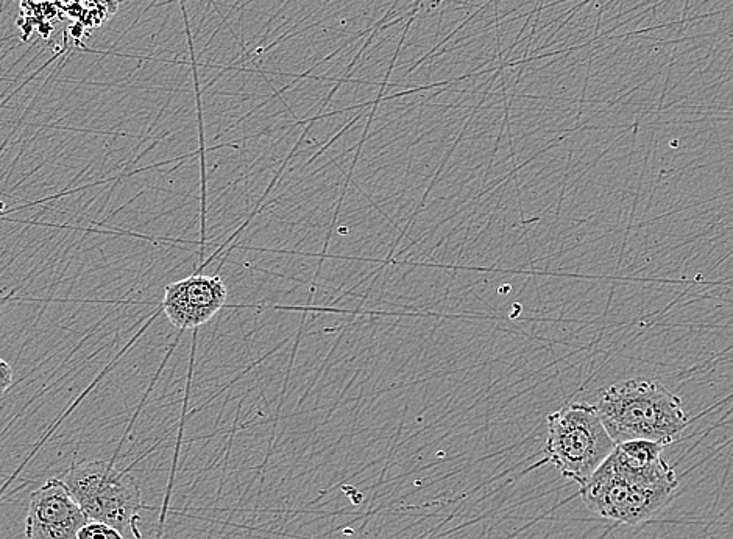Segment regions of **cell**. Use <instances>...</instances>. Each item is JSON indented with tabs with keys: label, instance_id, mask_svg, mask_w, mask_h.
<instances>
[{
	"label": "cell",
	"instance_id": "9",
	"mask_svg": "<svg viewBox=\"0 0 733 539\" xmlns=\"http://www.w3.org/2000/svg\"><path fill=\"white\" fill-rule=\"evenodd\" d=\"M77 539H125L124 533L105 522L88 521L78 530Z\"/></svg>",
	"mask_w": 733,
	"mask_h": 539
},
{
	"label": "cell",
	"instance_id": "1",
	"mask_svg": "<svg viewBox=\"0 0 733 539\" xmlns=\"http://www.w3.org/2000/svg\"><path fill=\"white\" fill-rule=\"evenodd\" d=\"M595 409L615 444L646 440L668 446L690 424L682 401L662 381L649 377L604 388Z\"/></svg>",
	"mask_w": 733,
	"mask_h": 539
},
{
	"label": "cell",
	"instance_id": "6",
	"mask_svg": "<svg viewBox=\"0 0 733 539\" xmlns=\"http://www.w3.org/2000/svg\"><path fill=\"white\" fill-rule=\"evenodd\" d=\"M88 516L61 479H50L33 491L25 516L27 539H77Z\"/></svg>",
	"mask_w": 733,
	"mask_h": 539
},
{
	"label": "cell",
	"instance_id": "8",
	"mask_svg": "<svg viewBox=\"0 0 733 539\" xmlns=\"http://www.w3.org/2000/svg\"><path fill=\"white\" fill-rule=\"evenodd\" d=\"M69 18L88 29H97L110 21L117 10L119 0H57Z\"/></svg>",
	"mask_w": 733,
	"mask_h": 539
},
{
	"label": "cell",
	"instance_id": "5",
	"mask_svg": "<svg viewBox=\"0 0 733 539\" xmlns=\"http://www.w3.org/2000/svg\"><path fill=\"white\" fill-rule=\"evenodd\" d=\"M228 300V289L220 275L195 273L164 287V314L170 325L186 331L197 329L213 320Z\"/></svg>",
	"mask_w": 733,
	"mask_h": 539
},
{
	"label": "cell",
	"instance_id": "10",
	"mask_svg": "<svg viewBox=\"0 0 733 539\" xmlns=\"http://www.w3.org/2000/svg\"><path fill=\"white\" fill-rule=\"evenodd\" d=\"M13 377H15V374H13L10 363L0 357V395H4L8 388L13 385Z\"/></svg>",
	"mask_w": 733,
	"mask_h": 539
},
{
	"label": "cell",
	"instance_id": "7",
	"mask_svg": "<svg viewBox=\"0 0 733 539\" xmlns=\"http://www.w3.org/2000/svg\"><path fill=\"white\" fill-rule=\"evenodd\" d=\"M663 449V444L654 441H624L604 463L618 476L646 487H677L676 473L663 458Z\"/></svg>",
	"mask_w": 733,
	"mask_h": 539
},
{
	"label": "cell",
	"instance_id": "4",
	"mask_svg": "<svg viewBox=\"0 0 733 539\" xmlns=\"http://www.w3.org/2000/svg\"><path fill=\"white\" fill-rule=\"evenodd\" d=\"M677 487H646L613 473L602 463L581 487L582 501L599 518L624 525L649 521L670 504Z\"/></svg>",
	"mask_w": 733,
	"mask_h": 539
},
{
	"label": "cell",
	"instance_id": "2",
	"mask_svg": "<svg viewBox=\"0 0 733 539\" xmlns=\"http://www.w3.org/2000/svg\"><path fill=\"white\" fill-rule=\"evenodd\" d=\"M64 485L89 521L105 522L122 533L141 539L139 530L142 504L138 480L102 460L74 463L64 474Z\"/></svg>",
	"mask_w": 733,
	"mask_h": 539
},
{
	"label": "cell",
	"instance_id": "3",
	"mask_svg": "<svg viewBox=\"0 0 733 539\" xmlns=\"http://www.w3.org/2000/svg\"><path fill=\"white\" fill-rule=\"evenodd\" d=\"M545 462L582 487L615 449L595 406L571 402L548 416Z\"/></svg>",
	"mask_w": 733,
	"mask_h": 539
}]
</instances>
